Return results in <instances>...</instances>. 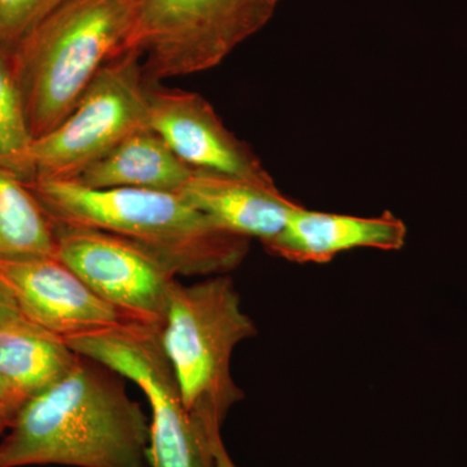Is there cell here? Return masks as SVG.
Segmentation results:
<instances>
[{
    "label": "cell",
    "instance_id": "obj_4",
    "mask_svg": "<svg viewBox=\"0 0 467 467\" xmlns=\"http://www.w3.org/2000/svg\"><path fill=\"white\" fill-rule=\"evenodd\" d=\"M257 334L229 275L175 285L161 328L162 348L184 408L212 434L221 432L229 411L244 398L232 376L234 349Z\"/></svg>",
    "mask_w": 467,
    "mask_h": 467
},
{
    "label": "cell",
    "instance_id": "obj_13",
    "mask_svg": "<svg viewBox=\"0 0 467 467\" xmlns=\"http://www.w3.org/2000/svg\"><path fill=\"white\" fill-rule=\"evenodd\" d=\"M195 169L169 149L150 128L126 137L85 169L77 183L90 189H142L178 192Z\"/></svg>",
    "mask_w": 467,
    "mask_h": 467
},
{
    "label": "cell",
    "instance_id": "obj_1",
    "mask_svg": "<svg viewBox=\"0 0 467 467\" xmlns=\"http://www.w3.org/2000/svg\"><path fill=\"white\" fill-rule=\"evenodd\" d=\"M119 377L79 355L63 379L18 409L0 441V467H150L149 418Z\"/></svg>",
    "mask_w": 467,
    "mask_h": 467
},
{
    "label": "cell",
    "instance_id": "obj_18",
    "mask_svg": "<svg viewBox=\"0 0 467 467\" xmlns=\"http://www.w3.org/2000/svg\"><path fill=\"white\" fill-rule=\"evenodd\" d=\"M24 318L11 290L0 279V326Z\"/></svg>",
    "mask_w": 467,
    "mask_h": 467
},
{
    "label": "cell",
    "instance_id": "obj_15",
    "mask_svg": "<svg viewBox=\"0 0 467 467\" xmlns=\"http://www.w3.org/2000/svg\"><path fill=\"white\" fill-rule=\"evenodd\" d=\"M55 251L51 218L26 182L0 167V260L55 257Z\"/></svg>",
    "mask_w": 467,
    "mask_h": 467
},
{
    "label": "cell",
    "instance_id": "obj_16",
    "mask_svg": "<svg viewBox=\"0 0 467 467\" xmlns=\"http://www.w3.org/2000/svg\"><path fill=\"white\" fill-rule=\"evenodd\" d=\"M30 143L11 55L0 48V167L11 171Z\"/></svg>",
    "mask_w": 467,
    "mask_h": 467
},
{
    "label": "cell",
    "instance_id": "obj_6",
    "mask_svg": "<svg viewBox=\"0 0 467 467\" xmlns=\"http://www.w3.org/2000/svg\"><path fill=\"white\" fill-rule=\"evenodd\" d=\"M282 0H133L129 50L150 84L220 66L259 33Z\"/></svg>",
    "mask_w": 467,
    "mask_h": 467
},
{
    "label": "cell",
    "instance_id": "obj_10",
    "mask_svg": "<svg viewBox=\"0 0 467 467\" xmlns=\"http://www.w3.org/2000/svg\"><path fill=\"white\" fill-rule=\"evenodd\" d=\"M149 104L150 128L190 168L275 183L256 153L226 128L202 95L150 84Z\"/></svg>",
    "mask_w": 467,
    "mask_h": 467
},
{
    "label": "cell",
    "instance_id": "obj_19",
    "mask_svg": "<svg viewBox=\"0 0 467 467\" xmlns=\"http://www.w3.org/2000/svg\"><path fill=\"white\" fill-rule=\"evenodd\" d=\"M24 401L26 400L20 398H8L0 400V435L9 429Z\"/></svg>",
    "mask_w": 467,
    "mask_h": 467
},
{
    "label": "cell",
    "instance_id": "obj_9",
    "mask_svg": "<svg viewBox=\"0 0 467 467\" xmlns=\"http://www.w3.org/2000/svg\"><path fill=\"white\" fill-rule=\"evenodd\" d=\"M0 279L24 318L61 340L134 324L55 257L0 260Z\"/></svg>",
    "mask_w": 467,
    "mask_h": 467
},
{
    "label": "cell",
    "instance_id": "obj_12",
    "mask_svg": "<svg viewBox=\"0 0 467 467\" xmlns=\"http://www.w3.org/2000/svg\"><path fill=\"white\" fill-rule=\"evenodd\" d=\"M178 192L226 232L257 239L263 245L282 233L300 205L279 192L275 183L202 171H193Z\"/></svg>",
    "mask_w": 467,
    "mask_h": 467
},
{
    "label": "cell",
    "instance_id": "obj_21",
    "mask_svg": "<svg viewBox=\"0 0 467 467\" xmlns=\"http://www.w3.org/2000/svg\"><path fill=\"white\" fill-rule=\"evenodd\" d=\"M8 398H16V396L12 395L11 391H9L8 389V387L5 386V383H3L2 379H0V400Z\"/></svg>",
    "mask_w": 467,
    "mask_h": 467
},
{
    "label": "cell",
    "instance_id": "obj_7",
    "mask_svg": "<svg viewBox=\"0 0 467 467\" xmlns=\"http://www.w3.org/2000/svg\"><path fill=\"white\" fill-rule=\"evenodd\" d=\"M64 342L142 389L150 409V467H217L213 445L221 432H209L184 408L161 328L134 322Z\"/></svg>",
    "mask_w": 467,
    "mask_h": 467
},
{
    "label": "cell",
    "instance_id": "obj_5",
    "mask_svg": "<svg viewBox=\"0 0 467 467\" xmlns=\"http://www.w3.org/2000/svg\"><path fill=\"white\" fill-rule=\"evenodd\" d=\"M150 82L133 50L112 58L50 133L33 140L15 162L20 180L72 181L126 137L150 128Z\"/></svg>",
    "mask_w": 467,
    "mask_h": 467
},
{
    "label": "cell",
    "instance_id": "obj_3",
    "mask_svg": "<svg viewBox=\"0 0 467 467\" xmlns=\"http://www.w3.org/2000/svg\"><path fill=\"white\" fill-rule=\"evenodd\" d=\"M133 0H66L11 54L33 140L50 133L77 106L98 73L129 51Z\"/></svg>",
    "mask_w": 467,
    "mask_h": 467
},
{
    "label": "cell",
    "instance_id": "obj_17",
    "mask_svg": "<svg viewBox=\"0 0 467 467\" xmlns=\"http://www.w3.org/2000/svg\"><path fill=\"white\" fill-rule=\"evenodd\" d=\"M66 0H0V48L9 55Z\"/></svg>",
    "mask_w": 467,
    "mask_h": 467
},
{
    "label": "cell",
    "instance_id": "obj_14",
    "mask_svg": "<svg viewBox=\"0 0 467 467\" xmlns=\"http://www.w3.org/2000/svg\"><path fill=\"white\" fill-rule=\"evenodd\" d=\"M78 358L64 340L26 318L0 326V379L16 398L50 389Z\"/></svg>",
    "mask_w": 467,
    "mask_h": 467
},
{
    "label": "cell",
    "instance_id": "obj_20",
    "mask_svg": "<svg viewBox=\"0 0 467 467\" xmlns=\"http://www.w3.org/2000/svg\"><path fill=\"white\" fill-rule=\"evenodd\" d=\"M213 450L217 467H238L234 463L232 457H230L229 451H227L221 436L214 441Z\"/></svg>",
    "mask_w": 467,
    "mask_h": 467
},
{
    "label": "cell",
    "instance_id": "obj_2",
    "mask_svg": "<svg viewBox=\"0 0 467 467\" xmlns=\"http://www.w3.org/2000/svg\"><path fill=\"white\" fill-rule=\"evenodd\" d=\"M26 184L55 223L129 239L178 276L229 275L250 254L251 239L226 232L180 192L90 189L61 180Z\"/></svg>",
    "mask_w": 467,
    "mask_h": 467
},
{
    "label": "cell",
    "instance_id": "obj_11",
    "mask_svg": "<svg viewBox=\"0 0 467 467\" xmlns=\"http://www.w3.org/2000/svg\"><path fill=\"white\" fill-rule=\"evenodd\" d=\"M404 221L384 212L378 217L310 211L299 205L287 225L264 247L273 256L296 264H326L358 248L400 251L407 243Z\"/></svg>",
    "mask_w": 467,
    "mask_h": 467
},
{
    "label": "cell",
    "instance_id": "obj_8",
    "mask_svg": "<svg viewBox=\"0 0 467 467\" xmlns=\"http://www.w3.org/2000/svg\"><path fill=\"white\" fill-rule=\"evenodd\" d=\"M54 225L55 259L125 317L162 328L171 292L178 284V275L171 267L137 243L116 234Z\"/></svg>",
    "mask_w": 467,
    "mask_h": 467
}]
</instances>
